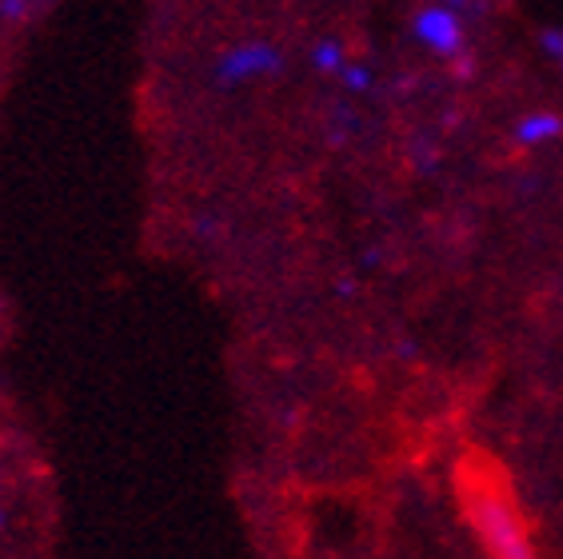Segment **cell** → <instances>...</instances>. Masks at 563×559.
Returning a JSON list of instances; mask_svg holds the SVG:
<instances>
[{"mask_svg": "<svg viewBox=\"0 0 563 559\" xmlns=\"http://www.w3.org/2000/svg\"><path fill=\"white\" fill-rule=\"evenodd\" d=\"M280 65H284V56L276 44L244 41V44H232L217 61V80L224 88H236V85H249V80H261V76L280 73Z\"/></svg>", "mask_w": 563, "mask_h": 559, "instance_id": "7a4b0ae2", "label": "cell"}, {"mask_svg": "<svg viewBox=\"0 0 563 559\" xmlns=\"http://www.w3.org/2000/svg\"><path fill=\"white\" fill-rule=\"evenodd\" d=\"M440 4H452V9H460V4H467V0H440Z\"/></svg>", "mask_w": 563, "mask_h": 559, "instance_id": "9c48e42d", "label": "cell"}, {"mask_svg": "<svg viewBox=\"0 0 563 559\" xmlns=\"http://www.w3.org/2000/svg\"><path fill=\"white\" fill-rule=\"evenodd\" d=\"M312 65H316V73H336L340 76V68L347 65V56L336 41H320L312 48Z\"/></svg>", "mask_w": 563, "mask_h": 559, "instance_id": "5b68a950", "label": "cell"}, {"mask_svg": "<svg viewBox=\"0 0 563 559\" xmlns=\"http://www.w3.org/2000/svg\"><path fill=\"white\" fill-rule=\"evenodd\" d=\"M563 136V117L552 112V108H540V112H528L516 124V140L520 144H552V140Z\"/></svg>", "mask_w": 563, "mask_h": 559, "instance_id": "277c9868", "label": "cell"}, {"mask_svg": "<svg viewBox=\"0 0 563 559\" xmlns=\"http://www.w3.org/2000/svg\"><path fill=\"white\" fill-rule=\"evenodd\" d=\"M340 76H344V85L352 88V92H368L372 88V73L364 65H344L340 68Z\"/></svg>", "mask_w": 563, "mask_h": 559, "instance_id": "8992f818", "label": "cell"}, {"mask_svg": "<svg viewBox=\"0 0 563 559\" xmlns=\"http://www.w3.org/2000/svg\"><path fill=\"white\" fill-rule=\"evenodd\" d=\"M460 504H464V519L472 527V536L479 539V548L488 551V556H531V536L528 524H523V512L496 472L479 468V463H467L464 475H460Z\"/></svg>", "mask_w": 563, "mask_h": 559, "instance_id": "6da1fadb", "label": "cell"}, {"mask_svg": "<svg viewBox=\"0 0 563 559\" xmlns=\"http://www.w3.org/2000/svg\"><path fill=\"white\" fill-rule=\"evenodd\" d=\"M412 33H416V41H420L428 53L440 56V61L464 56V24H460L452 4H440V0H435L432 9H420L412 17Z\"/></svg>", "mask_w": 563, "mask_h": 559, "instance_id": "3957f363", "label": "cell"}, {"mask_svg": "<svg viewBox=\"0 0 563 559\" xmlns=\"http://www.w3.org/2000/svg\"><path fill=\"white\" fill-rule=\"evenodd\" d=\"M0 527H4V516H0Z\"/></svg>", "mask_w": 563, "mask_h": 559, "instance_id": "30bf717a", "label": "cell"}, {"mask_svg": "<svg viewBox=\"0 0 563 559\" xmlns=\"http://www.w3.org/2000/svg\"><path fill=\"white\" fill-rule=\"evenodd\" d=\"M0 12H4V17H12V21H16V17H21V12H24V0H0Z\"/></svg>", "mask_w": 563, "mask_h": 559, "instance_id": "ba28073f", "label": "cell"}, {"mask_svg": "<svg viewBox=\"0 0 563 559\" xmlns=\"http://www.w3.org/2000/svg\"><path fill=\"white\" fill-rule=\"evenodd\" d=\"M543 48H548L555 61H563V33H543Z\"/></svg>", "mask_w": 563, "mask_h": 559, "instance_id": "52a82bcc", "label": "cell"}]
</instances>
